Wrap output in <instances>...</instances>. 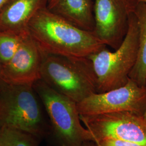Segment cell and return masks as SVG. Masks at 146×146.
Instances as JSON below:
<instances>
[{"label":"cell","mask_w":146,"mask_h":146,"mask_svg":"<svg viewBox=\"0 0 146 146\" xmlns=\"http://www.w3.org/2000/svg\"><path fill=\"white\" fill-rule=\"evenodd\" d=\"M28 31L46 54L82 58L106 47L94 33L74 26L47 7L33 17Z\"/></svg>","instance_id":"1"},{"label":"cell","mask_w":146,"mask_h":146,"mask_svg":"<svg viewBox=\"0 0 146 146\" xmlns=\"http://www.w3.org/2000/svg\"><path fill=\"white\" fill-rule=\"evenodd\" d=\"M0 126L48 139L49 120L33 84H7L0 89Z\"/></svg>","instance_id":"2"},{"label":"cell","mask_w":146,"mask_h":146,"mask_svg":"<svg viewBox=\"0 0 146 146\" xmlns=\"http://www.w3.org/2000/svg\"><path fill=\"white\" fill-rule=\"evenodd\" d=\"M50 125L47 140L53 146H81L93 137L82 125L77 103L54 90L41 79L33 84Z\"/></svg>","instance_id":"3"},{"label":"cell","mask_w":146,"mask_h":146,"mask_svg":"<svg viewBox=\"0 0 146 146\" xmlns=\"http://www.w3.org/2000/svg\"><path fill=\"white\" fill-rule=\"evenodd\" d=\"M138 48L139 29L133 11L129 17L125 37L114 52L105 47L87 57L95 78L96 93L106 92L127 84L137 60Z\"/></svg>","instance_id":"4"},{"label":"cell","mask_w":146,"mask_h":146,"mask_svg":"<svg viewBox=\"0 0 146 146\" xmlns=\"http://www.w3.org/2000/svg\"><path fill=\"white\" fill-rule=\"evenodd\" d=\"M40 79L77 104L96 93L95 78L87 57L71 58L43 54Z\"/></svg>","instance_id":"5"},{"label":"cell","mask_w":146,"mask_h":146,"mask_svg":"<svg viewBox=\"0 0 146 146\" xmlns=\"http://www.w3.org/2000/svg\"><path fill=\"white\" fill-rule=\"evenodd\" d=\"M80 120L95 142L113 139L146 146V119L143 115L123 111L80 115Z\"/></svg>","instance_id":"6"},{"label":"cell","mask_w":146,"mask_h":146,"mask_svg":"<svg viewBox=\"0 0 146 146\" xmlns=\"http://www.w3.org/2000/svg\"><path fill=\"white\" fill-rule=\"evenodd\" d=\"M80 115H95L128 111L143 115L146 110V86L129 78L125 85L90 95L77 104Z\"/></svg>","instance_id":"7"},{"label":"cell","mask_w":146,"mask_h":146,"mask_svg":"<svg viewBox=\"0 0 146 146\" xmlns=\"http://www.w3.org/2000/svg\"><path fill=\"white\" fill-rule=\"evenodd\" d=\"M137 0H94V34L107 46L116 49L128 28L129 17Z\"/></svg>","instance_id":"8"},{"label":"cell","mask_w":146,"mask_h":146,"mask_svg":"<svg viewBox=\"0 0 146 146\" xmlns=\"http://www.w3.org/2000/svg\"><path fill=\"white\" fill-rule=\"evenodd\" d=\"M43 56L28 32L13 57L2 66V80L8 84H33L40 79Z\"/></svg>","instance_id":"9"},{"label":"cell","mask_w":146,"mask_h":146,"mask_svg":"<svg viewBox=\"0 0 146 146\" xmlns=\"http://www.w3.org/2000/svg\"><path fill=\"white\" fill-rule=\"evenodd\" d=\"M47 3L48 0H11L0 11V32L17 35L28 33L29 23Z\"/></svg>","instance_id":"10"},{"label":"cell","mask_w":146,"mask_h":146,"mask_svg":"<svg viewBox=\"0 0 146 146\" xmlns=\"http://www.w3.org/2000/svg\"><path fill=\"white\" fill-rule=\"evenodd\" d=\"M47 8L79 28L94 32V0H55Z\"/></svg>","instance_id":"11"},{"label":"cell","mask_w":146,"mask_h":146,"mask_svg":"<svg viewBox=\"0 0 146 146\" xmlns=\"http://www.w3.org/2000/svg\"><path fill=\"white\" fill-rule=\"evenodd\" d=\"M139 29V48L135 66L129 78L140 86H146V3L137 2L134 10Z\"/></svg>","instance_id":"12"},{"label":"cell","mask_w":146,"mask_h":146,"mask_svg":"<svg viewBox=\"0 0 146 146\" xmlns=\"http://www.w3.org/2000/svg\"><path fill=\"white\" fill-rule=\"evenodd\" d=\"M41 141L25 131L0 126V146H39Z\"/></svg>","instance_id":"13"},{"label":"cell","mask_w":146,"mask_h":146,"mask_svg":"<svg viewBox=\"0 0 146 146\" xmlns=\"http://www.w3.org/2000/svg\"><path fill=\"white\" fill-rule=\"evenodd\" d=\"M17 35L0 32V62L2 66L8 62L21 45L23 37L27 34Z\"/></svg>","instance_id":"14"},{"label":"cell","mask_w":146,"mask_h":146,"mask_svg":"<svg viewBox=\"0 0 146 146\" xmlns=\"http://www.w3.org/2000/svg\"><path fill=\"white\" fill-rule=\"evenodd\" d=\"M96 143L100 146H145L135 142L113 139H104Z\"/></svg>","instance_id":"15"},{"label":"cell","mask_w":146,"mask_h":146,"mask_svg":"<svg viewBox=\"0 0 146 146\" xmlns=\"http://www.w3.org/2000/svg\"><path fill=\"white\" fill-rule=\"evenodd\" d=\"M2 65L0 62V89L2 88L5 86V84H7L3 81V80H2Z\"/></svg>","instance_id":"16"},{"label":"cell","mask_w":146,"mask_h":146,"mask_svg":"<svg viewBox=\"0 0 146 146\" xmlns=\"http://www.w3.org/2000/svg\"><path fill=\"white\" fill-rule=\"evenodd\" d=\"M81 146H98V145L94 141H90L85 142Z\"/></svg>","instance_id":"17"},{"label":"cell","mask_w":146,"mask_h":146,"mask_svg":"<svg viewBox=\"0 0 146 146\" xmlns=\"http://www.w3.org/2000/svg\"><path fill=\"white\" fill-rule=\"evenodd\" d=\"M11 0H0V11Z\"/></svg>","instance_id":"18"},{"label":"cell","mask_w":146,"mask_h":146,"mask_svg":"<svg viewBox=\"0 0 146 146\" xmlns=\"http://www.w3.org/2000/svg\"><path fill=\"white\" fill-rule=\"evenodd\" d=\"M55 0H48V3H47V6L48 5H51L52 3Z\"/></svg>","instance_id":"19"},{"label":"cell","mask_w":146,"mask_h":146,"mask_svg":"<svg viewBox=\"0 0 146 146\" xmlns=\"http://www.w3.org/2000/svg\"><path fill=\"white\" fill-rule=\"evenodd\" d=\"M138 2H143V3H146V0H137Z\"/></svg>","instance_id":"20"},{"label":"cell","mask_w":146,"mask_h":146,"mask_svg":"<svg viewBox=\"0 0 146 146\" xmlns=\"http://www.w3.org/2000/svg\"><path fill=\"white\" fill-rule=\"evenodd\" d=\"M143 116H144V117H145L146 119V111H145V113H144V115H143Z\"/></svg>","instance_id":"21"},{"label":"cell","mask_w":146,"mask_h":146,"mask_svg":"<svg viewBox=\"0 0 146 146\" xmlns=\"http://www.w3.org/2000/svg\"><path fill=\"white\" fill-rule=\"evenodd\" d=\"M97 145H98V146H100L99 145V144H98V143H97Z\"/></svg>","instance_id":"22"}]
</instances>
